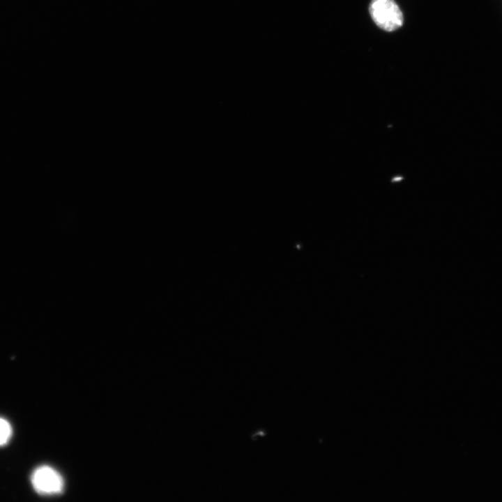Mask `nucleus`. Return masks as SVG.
<instances>
[{
    "label": "nucleus",
    "instance_id": "1",
    "mask_svg": "<svg viewBox=\"0 0 502 502\" xmlns=\"http://www.w3.org/2000/svg\"><path fill=\"white\" fill-rule=\"evenodd\" d=\"M370 15L381 29L393 31L403 24V15L393 0H372L370 5Z\"/></svg>",
    "mask_w": 502,
    "mask_h": 502
},
{
    "label": "nucleus",
    "instance_id": "2",
    "mask_svg": "<svg viewBox=\"0 0 502 502\" xmlns=\"http://www.w3.org/2000/svg\"><path fill=\"white\" fill-rule=\"evenodd\" d=\"M31 482L34 490L41 495L59 494L64 488L62 476L48 465H42L34 469L31 475Z\"/></svg>",
    "mask_w": 502,
    "mask_h": 502
},
{
    "label": "nucleus",
    "instance_id": "3",
    "mask_svg": "<svg viewBox=\"0 0 502 502\" xmlns=\"http://www.w3.org/2000/svg\"><path fill=\"white\" fill-rule=\"evenodd\" d=\"M13 434L10 423L5 418L0 417V446L6 445Z\"/></svg>",
    "mask_w": 502,
    "mask_h": 502
}]
</instances>
